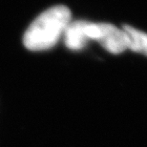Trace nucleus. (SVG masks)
Returning a JSON list of instances; mask_svg holds the SVG:
<instances>
[{
  "label": "nucleus",
  "mask_w": 147,
  "mask_h": 147,
  "mask_svg": "<svg viewBox=\"0 0 147 147\" xmlns=\"http://www.w3.org/2000/svg\"><path fill=\"white\" fill-rule=\"evenodd\" d=\"M121 29L126 34L127 50L129 49L147 57V34L127 24L123 25Z\"/></svg>",
  "instance_id": "obj_3"
},
{
  "label": "nucleus",
  "mask_w": 147,
  "mask_h": 147,
  "mask_svg": "<svg viewBox=\"0 0 147 147\" xmlns=\"http://www.w3.org/2000/svg\"><path fill=\"white\" fill-rule=\"evenodd\" d=\"M68 49L79 51L89 40L98 41L111 54L119 55L127 50L124 31L110 23H95L86 20L71 21L63 34Z\"/></svg>",
  "instance_id": "obj_1"
},
{
  "label": "nucleus",
  "mask_w": 147,
  "mask_h": 147,
  "mask_svg": "<svg viewBox=\"0 0 147 147\" xmlns=\"http://www.w3.org/2000/svg\"><path fill=\"white\" fill-rule=\"evenodd\" d=\"M72 21L68 7L57 5L40 13L29 26L23 36L24 46L30 51H45L53 48L63 36Z\"/></svg>",
  "instance_id": "obj_2"
}]
</instances>
